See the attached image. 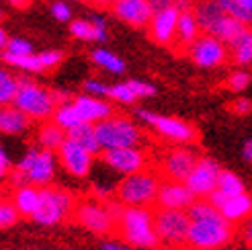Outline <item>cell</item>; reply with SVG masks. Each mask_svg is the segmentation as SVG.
Listing matches in <instances>:
<instances>
[{
	"mask_svg": "<svg viewBox=\"0 0 252 250\" xmlns=\"http://www.w3.org/2000/svg\"><path fill=\"white\" fill-rule=\"evenodd\" d=\"M56 166H58L56 150H47L39 146V148H29L15 168H19L25 174L29 185L47 187L56 177Z\"/></svg>",
	"mask_w": 252,
	"mask_h": 250,
	"instance_id": "cell-7",
	"label": "cell"
},
{
	"mask_svg": "<svg viewBox=\"0 0 252 250\" xmlns=\"http://www.w3.org/2000/svg\"><path fill=\"white\" fill-rule=\"evenodd\" d=\"M12 105L19 107L23 113H27L31 119L35 121H47L54 117L56 111V98L52 94V91L43 89L41 84L33 82L27 76L19 78V91Z\"/></svg>",
	"mask_w": 252,
	"mask_h": 250,
	"instance_id": "cell-3",
	"label": "cell"
},
{
	"mask_svg": "<svg viewBox=\"0 0 252 250\" xmlns=\"http://www.w3.org/2000/svg\"><path fill=\"white\" fill-rule=\"evenodd\" d=\"M74 219L94 234H111L117 230V216L113 205L100 203V199H86L74 207Z\"/></svg>",
	"mask_w": 252,
	"mask_h": 250,
	"instance_id": "cell-9",
	"label": "cell"
},
{
	"mask_svg": "<svg viewBox=\"0 0 252 250\" xmlns=\"http://www.w3.org/2000/svg\"><path fill=\"white\" fill-rule=\"evenodd\" d=\"M218 189L221 193H225L228 197H234V195H240L246 191V187H244V181L238 177L236 172L232 170H221L220 174V183H218Z\"/></svg>",
	"mask_w": 252,
	"mask_h": 250,
	"instance_id": "cell-34",
	"label": "cell"
},
{
	"mask_svg": "<svg viewBox=\"0 0 252 250\" xmlns=\"http://www.w3.org/2000/svg\"><path fill=\"white\" fill-rule=\"evenodd\" d=\"M207 201H209V203H213V205H216L218 209H221V207H223V203L228 201V195H225V193H221L220 189H216L213 193H209Z\"/></svg>",
	"mask_w": 252,
	"mask_h": 250,
	"instance_id": "cell-45",
	"label": "cell"
},
{
	"mask_svg": "<svg viewBox=\"0 0 252 250\" xmlns=\"http://www.w3.org/2000/svg\"><path fill=\"white\" fill-rule=\"evenodd\" d=\"M41 189V197H39V205H37L35 214H33V221L39 223V226H56V223L64 221L66 218H70L74 214V201L72 193L58 189V187H39Z\"/></svg>",
	"mask_w": 252,
	"mask_h": 250,
	"instance_id": "cell-6",
	"label": "cell"
},
{
	"mask_svg": "<svg viewBox=\"0 0 252 250\" xmlns=\"http://www.w3.org/2000/svg\"><path fill=\"white\" fill-rule=\"evenodd\" d=\"M82 89H84V93L93 94V96H107L109 84H105L103 80H98V78H88V80H84Z\"/></svg>",
	"mask_w": 252,
	"mask_h": 250,
	"instance_id": "cell-40",
	"label": "cell"
},
{
	"mask_svg": "<svg viewBox=\"0 0 252 250\" xmlns=\"http://www.w3.org/2000/svg\"><path fill=\"white\" fill-rule=\"evenodd\" d=\"M174 6L183 12V10H189V8H191V2H189V0H174Z\"/></svg>",
	"mask_w": 252,
	"mask_h": 250,
	"instance_id": "cell-50",
	"label": "cell"
},
{
	"mask_svg": "<svg viewBox=\"0 0 252 250\" xmlns=\"http://www.w3.org/2000/svg\"><path fill=\"white\" fill-rule=\"evenodd\" d=\"M129 84H131V89L135 91L137 98H148V96H154L156 94V86L146 82V80H135L133 78V80H129Z\"/></svg>",
	"mask_w": 252,
	"mask_h": 250,
	"instance_id": "cell-41",
	"label": "cell"
},
{
	"mask_svg": "<svg viewBox=\"0 0 252 250\" xmlns=\"http://www.w3.org/2000/svg\"><path fill=\"white\" fill-rule=\"evenodd\" d=\"M78 2H88V0H78Z\"/></svg>",
	"mask_w": 252,
	"mask_h": 250,
	"instance_id": "cell-55",
	"label": "cell"
},
{
	"mask_svg": "<svg viewBox=\"0 0 252 250\" xmlns=\"http://www.w3.org/2000/svg\"><path fill=\"white\" fill-rule=\"evenodd\" d=\"M49 10H52L54 19H56V21H60V23H68V21H70V17H72L70 6H68L66 2H60V0H58V2H54Z\"/></svg>",
	"mask_w": 252,
	"mask_h": 250,
	"instance_id": "cell-42",
	"label": "cell"
},
{
	"mask_svg": "<svg viewBox=\"0 0 252 250\" xmlns=\"http://www.w3.org/2000/svg\"><path fill=\"white\" fill-rule=\"evenodd\" d=\"M179 17H181V10L176 6H170V8H164V10H156L152 15V21H150V25H148L150 37L160 45H170L172 41H176Z\"/></svg>",
	"mask_w": 252,
	"mask_h": 250,
	"instance_id": "cell-17",
	"label": "cell"
},
{
	"mask_svg": "<svg viewBox=\"0 0 252 250\" xmlns=\"http://www.w3.org/2000/svg\"><path fill=\"white\" fill-rule=\"evenodd\" d=\"M154 226L158 238L166 246H185L191 228V218L187 209H162L154 214Z\"/></svg>",
	"mask_w": 252,
	"mask_h": 250,
	"instance_id": "cell-8",
	"label": "cell"
},
{
	"mask_svg": "<svg viewBox=\"0 0 252 250\" xmlns=\"http://www.w3.org/2000/svg\"><path fill=\"white\" fill-rule=\"evenodd\" d=\"M221 166L218 164L213 158L203 156L197 160L195 168L191 170V174L187 177V187L195 193L197 199H207L209 193H213L218 189V183H220V174H221Z\"/></svg>",
	"mask_w": 252,
	"mask_h": 250,
	"instance_id": "cell-13",
	"label": "cell"
},
{
	"mask_svg": "<svg viewBox=\"0 0 252 250\" xmlns=\"http://www.w3.org/2000/svg\"><path fill=\"white\" fill-rule=\"evenodd\" d=\"M195 15H197V21L201 25V31L203 33H211L216 29V25L228 15L225 8L218 2V0H203L201 4H197L195 8Z\"/></svg>",
	"mask_w": 252,
	"mask_h": 250,
	"instance_id": "cell-23",
	"label": "cell"
},
{
	"mask_svg": "<svg viewBox=\"0 0 252 250\" xmlns=\"http://www.w3.org/2000/svg\"><path fill=\"white\" fill-rule=\"evenodd\" d=\"M117 232L133 248L152 250L162 244L154 226V211L150 207L123 205L117 218Z\"/></svg>",
	"mask_w": 252,
	"mask_h": 250,
	"instance_id": "cell-1",
	"label": "cell"
},
{
	"mask_svg": "<svg viewBox=\"0 0 252 250\" xmlns=\"http://www.w3.org/2000/svg\"><path fill=\"white\" fill-rule=\"evenodd\" d=\"M197 160H199V156L193 148H189L187 144H179L176 148L168 150L164 154L160 170L170 181H187V177L195 168Z\"/></svg>",
	"mask_w": 252,
	"mask_h": 250,
	"instance_id": "cell-14",
	"label": "cell"
},
{
	"mask_svg": "<svg viewBox=\"0 0 252 250\" xmlns=\"http://www.w3.org/2000/svg\"><path fill=\"white\" fill-rule=\"evenodd\" d=\"M232 111L236 115H240V117L250 115L252 113V101H250V98H246V96H238L236 101L232 103Z\"/></svg>",
	"mask_w": 252,
	"mask_h": 250,
	"instance_id": "cell-43",
	"label": "cell"
},
{
	"mask_svg": "<svg viewBox=\"0 0 252 250\" xmlns=\"http://www.w3.org/2000/svg\"><path fill=\"white\" fill-rule=\"evenodd\" d=\"M250 80H252V76L246 70H236V72L230 74V78H228V89L232 93H242L250 86Z\"/></svg>",
	"mask_w": 252,
	"mask_h": 250,
	"instance_id": "cell-37",
	"label": "cell"
},
{
	"mask_svg": "<svg viewBox=\"0 0 252 250\" xmlns=\"http://www.w3.org/2000/svg\"><path fill=\"white\" fill-rule=\"evenodd\" d=\"M4 52L12 54V56H29V54H33V45L27 39H23V37H10Z\"/></svg>",
	"mask_w": 252,
	"mask_h": 250,
	"instance_id": "cell-38",
	"label": "cell"
},
{
	"mask_svg": "<svg viewBox=\"0 0 252 250\" xmlns=\"http://www.w3.org/2000/svg\"><path fill=\"white\" fill-rule=\"evenodd\" d=\"M8 39H10V37H8V33H6L2 27H0V54H2L4 49H6V45H8Z\"/></svg>",
	"mask_w": 252,
	"mask_h": 250,
	"instance_id": "cell-49",
	"label": "cell"
},
{
	"mask_svg": "<svg viewBox=\"0 0 252 250\" xmlns=\"http://www.w3.org/2000/svg\"><path fill=\"white\" fill-rule=\"evenodd\" d=\"M19 91V78H15L8 70L0 68V107L12 105Z\"/></svg>",
	"mask_w": 252,
	"mask_h": 250,
	"instance_id": "cell-33",
	"label": "cell"
},
{
	"mask_svg": "<svg viewBox=\"0 0 252 250\" xmlns=\"http://www.w3.org/2000/svg\"><path fill=\"white\" fill-rule=\"evenodd\" d=\"M160 177L150 170H140L123 177L117 185V199L123 205H131V207H150L156 203V197L160 191Z\"/></svg>",
	"mask_w": 252,
	"mask_h": 250,
	"instance_id": "cell-2",
	"label": "cell"
},
{
	"mask_svg": "<svg viewBox=\"0 0 252 250\" xmlns=\"http://www.w3.org/2000/svg\"><path fill=\"white\" fill-rule=\"evenodd\" d=\"M234 238V223H230L223 216L211 219H195L189 228L187 244L195 250H218L230 244Z\"/></svg>",
	"mask_w": 252,
	"mask_h": 250,
	"instance_id": "cell-4",
	"label": "cell"
},
{
	"mask_svg": "<svg viewBox=\"0 0 252 250\" xmlns=\"http://www.w3.org/2000/svg\"><path fill=\"white\" fill-rule=\"evenodd\" d=\"M197 201L195 193L189 189L185 181H170L166 179L160 185L156 197V205L162 209H189Z\"/></svg>",
	"mask_w": 252,
	"mask_h": 250,
	"instance_id": "cell-16",
	"label": "cell"
},
{
	"mask_svg": "<svg viewBox=\"0 0 252 250\" xmlns=\"http://www.w3.org/2000/svg\"><path fill=\"white\" fill-rule=\"evenodd\" d=\"M93 62H94V66L98 68H103L105 72L109 74H123L125 72V62L115 56L113 52H109V49H103V47H96L94 52L91 54Z\"/></svg>",
	"mask_w": 252,
	"mask_h": 250,
	"instance_id": "cell-29",
	"label": "cell"
},
{
	"mask_svg": "<svg viewBox=\"0 0 252 250\" xmlns=\"http://www.w3.org/2000/svg\"><path fill=\"white\" fill-rule=\"evenodd\" d=\"M96 137L103 150L113 148H129V146H140L142 142V129L125 115H115L94 123Z\"/></svg>",
	"mask_w": 252,
	"mask_h": 250,
	"instance_id": "cell-5",
	"label": "cell"
},
{
	"mask_svg": "<svg viewBox=\"0 0 252 250\" xmlns=\"http://www.w3.org/2000/svg\"><path fill=\"white\" fill-rule=\"evenodd\" d=\"M94 2L98 6H113V4H115V0H94Z\"/></svg>",
	"mask_w": 252,
	"mask_h": 250,
	"instance_id": "cell-54",
	"label": "cell"
},
{
	"mask_svg": "<svg viewBox=\"0 0 252 250\" xmlns=\"http://www.w3.org/2000/svg\"><path fill=\"white\" fill-rule=\"evenodd\" d=\"M58 158L62 162V166L66 168V172H70L72 177L82 179V177H88V174H91L94 154L84 150L78 142H74L72 137H66V142L58 150Z\"/></svg>",
	"mask_w": 252,
	"mask_h": 250,
	"instance_id": "cell-15",
	"label": "cell"
},
{
	"mask_svg": "<svg viewBox=\"0 0 252 250\" xmlns=\"http://www.w3.org/2000/svg\"><path fill=\"white\" fill-rule=\"evenodd\" d=\"M39 60L43 64V70H54L62 64V60H64V54L60 52V49H47V52H41L39 54Z\"/></svg>",
	"mask_w": 252,
	"mask_h": 250,
	"instance_id": "cell-39",
	"label": "cell"
},
{
	"mask_svg": "<svg viewBox=\"0 0 252 250\" xmlns=\"http://www.w3.org/2000/svg\"><path fill=\"white\" fill-rule=\"evenodd\" d=\"M52 94H54V98H56V105H64V103H70V101H72L70 94L64 93V91H52Z\"/></svg>",
	"mask_w": 252,
	"mask_h": 250,
	"instance_id": "cell-47",
	"label": "cell"
},
{
	"mask_svg": "<svg viewBox=\"0 0 252 250\" xmlns=\"http://www.w3.org/2000/svg\"><path fill=\"white\" fill-rule=\"evenodd\" d=\"M220 211L230 223H240V221L252 218V197L246 191L240 195L228 197V201L223 203V207Z\"/></svg>",
	"mask_w": 252,
	"mask_h": 250,
	"instance_id": "cell-22",
	"label": "cell"
},
{
	"mask_svg": "<svg viewBox=\"0 0 252 250\" xmlns=\"http://www.w3.org/2000/svg\"><path fill=\"white\" fill-rule=\"evenodd\" d=\"M111 8L119 21L131 25V27H148L154 15L148 0H115Z\"/></svg>",
	"mask_w": 252,
	"mask_h": 250,
	"instance_id": "cell-18",
	"label": "cell"
},
{
	"mask_svg": "<svg viewBox=\"0 0 252 250\" xmlns=\"http://www.w3.org/2000/svg\"><path fill=\"white\" fill-rule=\"evenodd\" d=\"M103 250H135L133 246H123V244H115V242H105Z\"/></svg>",
	"mask_w": 252,
	"mask_h": 250,
	"instance_id": "cell-48",
	"label": "cell"
},
{
	"mask_svg": "<svg viewBox=\"0 0 252 250\" xmlns=\"http://www.w3.org/2000/svg\"><path fill=\"white\" fill-rule=\"evenodd\" d=\"M137 119H142L146 125H150L158 135H162L164 140L174 142V144H191L197 140V129L191 123H187L183 119L168 117V115H158L152 111L137 109L135 111Z\"/></svg>",
	"mask_w": 252,
	"mask_h": 250,
	"instance_id": "cell-10",
	"label": "cell"
},
{
	"mask_svg": "<svg viewBox=\"0 0 252 250\" xmlns=\"http://www.w3.org/2000/svg\"><path fill=\"white\" fill-rule=\"evenodd\" d=\"M21 214H19V209L15 207V203L12 201H0V230H4V228H10V226H15V223L19 221Z\"/></svg>",
	"mask_w": 252,
	"mask_h": 250,
	"instance_id": "cell-36",
	"label": "cell"
},
{
	"mask_svg": "<svg viewBox=\"0 0 252 250\" xmlns=\"http://www.w3.org/2000/svg\"><path fill=\"white\" fill-rule=\"evenodd\" d=\"M244 158L252 164V140L250 142H246V146H244Z\"/></svg>",
	"mask_w": 252,
	"mask_h": 250,
	"instance_id": "cell-52",
	"label": "cell"
},
{
	"mask_svg": "<svg viewBox=\"0 0 252 250\" xmlns=\"http://www.w3.org/2000/svg\"><path fill=\"white\" fill-rule=\"evenodd\" d=\"M10 170H12L10 158H8V154H6V150L2 148V144H0V181H2V179H8Z\"/></svg>",
	"mask_w": 252,
	"mask_h": 250,
	"instance_id": "cell-44",
	"label": "cell"
},
{
	"mask_svg": "<svg viewBox=\"0 0 252 250\" xmlns=\"http://www.w3.org/2000/svg\"><path fill=\"white\" fill-rule=\"evenodd\" d=\"M187 49H189V56H191L193 64H197L199 68H205V70L223 66L230 56L228 43L211 33H201Z\"/></svg>",
	"mask_w": 252,
	"mask_h": 250,
	"instance_id": "cell-11",
	"label": "cell"
},
{
	"mask_svg": "<svg viewBox=\"0 0 252 250\" xmlns=\"http://www.w3.org/2000/svg\"><path fill=\"white\" fill-rule=\"evenodd\" d=\"M4 60V64L12 66V68H17V70H23V72H43V64H41V60H39V54H29V56H12V54H6L2 52L0 54Z\"/></svg>",
	"mask_w": 252,
	"mask_h": 250,
	"instance_id": "cell-30",
	"label": "cell"
},
{
	"mask_svg": "<svg viewBox=\"0 0 252 250\" xmlns=\"http://www.w3.org/2000/svg\"><path fill=\"white\" fill-rule=\"evenodd\" d=\"M74 107H76L82 123H98L113 115V107L103 96H93V94H78L74 96Z\"/></svg>",
	"mask_w": 252,
	"mask_h": 250,
	"instance_id": "cell-19",
	"label": "cell"
},
{
	"mask_svg": "<svg viewBox=\"0 0 252 250\" xmlns=\"http://www.w3.org/2000/svg\"><path fill=\"white\" fill-rule=\"evenodd\" d=\"M6 2L12 4V6H17V8H25V6H29L31 0H6Z\"/></svg>",
	"mask_w": 252,
	"mask_h": 250,
	"instance_id": "cell-51",
	"label": "cell"
},
{
	"mask_svg": "<svg viewBox=\"0 0 252 250\" xmlns=\"http://www.w3.org/2000/svg\"><path fill=\"white\" fill-rule=\"evenodd\" d=\"M100 160L103 164L109 166L113 172L117 174H133L146 168V152L140 146H129V148H113V150H103L100 152Z\"/></svg>",
	"mask_w": 252,
	"mask_h": 250,
	"instance_id": "cell-12",
	"label": "cell"
},
{
	"mask_svg": "<svg viewBox=\"0 0 252 250\" xmlns=\"http://www.w3.org/2000/svg\"><path fill=\"white\" fill-rule=\"evenodd\" d=\"M68 137H72L74 142H78L84 150H88L91 154H100L103 148L98 144V137H96V127L94 123H78L76 127L68 129Z\"/></svg>",
	"mask_w": 252,
	"mask_h": 250,
	"instance_id": "cell-28",
	"label": "cell"
},
{
	"mask_svg": "<svg viewBox=\"0 0 252 250\" xmlns=\"http://www.w3.org/2000/svg\"><path fill=\"white\" fill-rule=\"evenodd\" d=\"M70 33L80 41H107V23L103 17H93V19H76L70 23Z\"/></svg>",
	"mask_w": 252,
	"mask_h": 250,
	"instance_id": "cell-20",
	"label": "cell"
},
{
	"mask_svg": "<svg viewBox=\"0 0 252 250\" xmlns=\"http://www.w3.org/2000/svg\"><path fill=\"white\" fill-rule=\"evenodd\" d=\"M31 117L15 105H4L0 107V133L4 135H21L29 129Z\"/></svg>",
	"mask_w": 252,
	"mask_h": 250,
	"instance_id": "cell-21",
	"label": "cell"
},
{
	"mask_svg": "<svg viewBox=\"0 0 252 250\" xmlns=\"http://www.w3.org/2000/svg\"><path fill=\"white\" fill-rule=\"evenodd\" d=\"M0 15H2V12H0Z\"/></svg>",
	"mask_w": 252,
	"mask_h": 250,
	"instance_id": "cell-57",
	"label": "cell"
},
{
	"mask_svg": "<svg viewBox=\"0 0 252 250\" xmlns=\"http://www.w3.org/2000/svg\"><path fill=\"white\" fill-rule=\"evenodd\" d=\"M230 56L234 60V64L238 66H250L252 64V27H244L238 37L228 43Z\"/></svg>",
	"mask_w": 252,
	"mask_h": 250,
	"instance_id": "cell-25",
	"label": "cell"
},
{
	"mask_svg": "<svg viewBox=\"0 0 252 250\" xmlns=\"http://www.w3.org/2000/svg\"><path fill=\"white\" fill-rule=\"evenodd\" d=\"M107 98H111V101H115V103H121V105H131L137 101V94L131 89L129 80H125V82H117V84H109Z\"/></svg>",
	"mask_w": 252,
	"mask_h": 250,
	"instance_id": "cell-35",
	"label": "cell"
},
{
	"mask_svg": "<svg viewBox=\"0 0 252 250\" xmlns=\"http://www.w3.org/2000/svg\"><path fill=\"white\" fill-rule=\"evenodd\" d=\"M68 137V131L62 127V125H58L54 119L52 121H43L39 131H37V140H39V146L41 148H47V150H60V146L66 142Z\"/></svg>",
	"mask_w": 252,
	"mask_h": 250,
	"instance_id": "cell-27",
	"label": "cell"
},
{
	"mask_svg": "<svg viewBox=\"0 0 252 250\" xmlns=\"http://www.w3.org/2000/svg\"><path fill=\"white\" fill-rule=\"evenodd\" d=\"M244 27H246V23H242L240 19H236V17H232V15H225V17L216 25V29L211 31V35H216V37H220L221 41L230 43L234 37H238V33H240Z\"/></svg>",
	"mask_w": 252,
	"mask_h": 250,
	"instance_id": "cell-31",
	"label": "cell"
},
{
	"mask_svg": "<svg viewBox=\"0 0 252 250\" xmlns=\"http://www.w3.org/2000/svg\"><path fill=\"white\" fill-rule=\"evenodd\" d=\"M74 101V98H72ZM64 103V105H58L56 107V111H54V121L58 123V125H62L66 131L68 129H72V127H76L78 123H82V119H80V115H78V111H76V107H74V103Z\"/></svg>",
	"mask_w": 252,
	"mask_h": 250,
	"instance_id": "cell-32",
	"label": "cell"
},
{
	"mask_svg": "<svg viewBox=\"0 0 252 250\" xmlns=\"http://www.w3.org/2000/svg\"><path fill=\"white\" fill-rule=\"evenodd\" d=\"M0 201H2V199H0Z\"/></svg>",
	"mask_w": 252,
	"mask_h": 250,
	"instance_id": "cell-56",
	"label": "cell"
},
{
	"mask_svg": "<svg viewBox=\"0 0 252 250\" xmlns=\"http://www.w3.org/2000/svg\"><path fill=\"white\" fill-rule=\"evenodd\" d=\"M150 6H152V10H164V8H170L174 6V0H148Z\"/></svg>",
	"mask_w": 252,
	"mask_h": 250,
	"instance_id": "cell-46",
	"label": "cell"
},
{
	"mask_svg": "<svg viewBox=\"0 0 252 250\" xmlns=\"http://www.w3.org/2000/svg\"><path fill=\"white\" fill-rule=\"evenodd\" d=\"M39 197H41V189L27 183L23 187H17L15 195H12V203H15L23 218H33L37 205H39Z\"/></svg>",
	"mask_w": 252,
	"mask_h": 250,
	"instance_id": "cell-24",
	"label": "cell"
},
{
	"mask_svg": "<svg viewBox=\"0 0 252 250\" xmlns=\"http://www.w3.org/2000/svg\"><path fill=\"white\" fill-rule=\"evenodd\" d=\"M246 240H248V242H252V218H250L248 226H246Z\"/></svg>",
	"mask_w": 252,
	"mask_h": 250,
	"instance_id": "cell-53",
	"label": "cell"
},
{
	"mask_svg": "<svg viewBox=\"0 0 252 250\" xmlns=\"http://www.w3.org/2000/svg\"><path fill=\"white\" fill-rule=\"evenodd\" d=\"M201 33L203 31H201V25L197 21L195 10H191V8L183 10L181 17H179V27H176V41L185 47H189Z\"/></svg>",
	"mask_w": 252,
	"mask_h": 250,
	"instance_id": "cell-26",
	"label": "cell"
}]
</instances>
